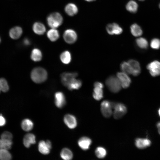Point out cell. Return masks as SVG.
<instances>
[{
  "instance_id": "6da1fadb",
  "label": "cell",
  "mask_w": 160,
  "mask_h": 160,
  "mask_svg": "<svg viewBox=\"0 0 160 160\" xmlns=\"http://www.w3.org/2000/svg\"><path fill=\"white\" fill-rule=\"evenodd\" d=\"M31 77L33 82L36 83H40L46 80L47 73L44 68L41 67H36L32 70Z\"/></svg>"
},
{
  "instance_id": "7a4b0ae2",
  "label": "cell",
  "mask_w": 160,
  "mask_h": 160,
  "mask_svg": "<svg viewBox=\"0 0 160 160\" xmlns=\"http://www.w3.org/2000/svg\"><path fill=\"white\" fill-rule=\"evenodd\" d=\"M63 17L59 13L55 12L50 14L47 17V22L48 25L53 28L60 26L63 22Z\"/></svg>"
},
{
  "instance_id": "3957f363",
  "label": "cell",
  "mask_w": 160,
  "mask_h": 160,
  "mask_svg": "<svg viewBox=\"0 0 160 160\" xmlns=\"http://www.w3.org/2000/svg\"><path fill=\"white\" fill-rule=\"evenodd\" d=\"M105 83L109 90L113 93H117L121 89V83L117 77L111 76L108 78Z\"/></svg>"
},
{
  "instance_id": "277c9868",
  "label": "cell",
  "mask_w": 160,
  "mask_h": 160,
  "mask_svg": "<svg viewBox=\"0 0 160 160\" xmlns=\"http://www.w3.org/2000/svg\"><path fill=\"white\" fill-rule=\"evenodd\" d=\"M113 108L114 109L113 116L116 119H119L122 117L127 111L126 106L121 103H114Z\"/></svg>"
},
{
  "instance_id": "5b68a950",
  "label": "cell",
  "mask_w": 160,
  "mask_h": 160,
  "mask_svg": "<svg viewBox=\"0 0 160 160\" xmlns=\"http://www.w3.org/2000/svg\"><path fill=\"white\" fill-rule=\"evenodd\" d=\"M150 74L153 77L160 75V62L153 61L149 63L147 66Z\"/></svg>"
},
{
  "instance_id": "8992f818",
  "label": "cell",
  "mask_w": 160,
  "mask_h": 160,
  "mask_svg": "<svg viewBox=\"0 0 160 160\" xmlns=\"http://www.w3.org/2000/svg\"><path fill=\"white\" fill-rule=\"evenodd\" d=\"M112 103L104 100L101 104V111L103 115L106 118L110 117L112 114Z\"/></svg>"
},
{
  "instance_id": "52a82bcc",
  "label": "cell",
  "mask_w": 160,
  "mask_h": 160,
  "mask_svg": "<svg viewBox=\"0 0 160 160\" xmlns=\"http://www.w3.org/2000/svg\"><path fill=\"white\" fill-rule=\"evenodd\" d=\"M63 38L66 43L69 44H72L76 41L77 36L76 33L74 30L68 29L64 32Z\"/></svg>"
},
{
  "instance_id": "ba28073f",
  "label": "cell",
  "mask_w": 160,
  "mask_h": 160,
  "mask_svg": "<svg viewBox=\"0 0 160 160\" xmlns=\"http://www.w3.org/2000/svg\"><path fill=\"white\" fill-rule=\"evenodd\" d=\"M52 148L51 142L49 140H41L39 143L38 149L39 152L44 155L48 154Z\"/></svg>"
},
{
  "instance_id": "9c48e42d",
  "label": "cell",
  "mask_w": 160,
  "mask_h": 160,
  "mask_svg": "<svg viewBox=\"0 0 160 160\" xmlns=\"http://www.w3.org/2000/svg\"><path fill=\"white\" fill-rule=\"evenodd\" d=\"M117 76L123 88H127L129 87L131 81L128 74L124 72H119L117 73Z\"/></svg>"
},
{
  "instance_id": "30bf717a",
  "label": "cell",
  "mask_w": 160,
  "mask_h": 160,
  "mask_svg": "<svg viewBox=\"0 0 160 160\" xmlns=\"http://www.w3.org/2000/svg\"><path fill=\"white\" fill-rule=\"evenodd\" d=\"M106 30L110 35H119L122 33V29L117 24L113 23H110L106 26Z\"/></svg>"
},
{
  "instance_id": "8fae6325",
  "label": "cell",
  "mask_w": 160,
  "mask_h": 160,
  "mask_svg": "<svg viewBox=\"0 0 160 160\" xmlns=\"http://www.w3.org/2000/svg\"><path fill=\"white\" fill-rule=\"evenodd\" d=\"M77 75L78 73L76 72L64 73L61 76V82L64 85L67 87L71 81L76 78Z\"/></svg>"
},
{
  "instance_id": "7c38bea8",
  "label": "cell",
  "mask_w": 160,
  "mask_h": 160,
  "mask_svg": "<svg viewBox=\"0 0 160 160\" xmlns=\"http://www.w3.org/2000/svg\"><path fill=\"white\" fill-rule=\"evenodd\" d=\"M64 121L66 125L70 129H74L77 126L76 119L73 115L67 114L65 115L64 118Z\"/></svg>"
},
{
  "instance_id": "4fadbf2b",
  "label": "cell",
  "mask_w": 160,
  "mask_h": 160,
  "mask_svg": "<svg viewBox=\"0 0 160 160\" xmlns=\"http://www.w3.org/2000/svg\"><path fill=\"white\" fill-rule=\"evenodd\" d=\"M55 103L58 108H63L65 105L66 100L64 94L61 92H57L55 95Z\"/></svg>"
},
{
  "instance_id": "5bb4252c",
  "label": "cell",
  "mask_w": 160,
  "mask_h": 160,
  "mask_svg": "<svg viewBox=\"0 0 160 160\" xmlns=\"http://www.w3.org/2000/svg\"><path fill=\"white\" fill-rule=\"evenodd\" d=\"M128 62L132 68V75L135 76L139 75L141 72V68L139 63L137 61L133 59L129 60Z\"/></svg>"
},
{
  "instance_id": "9a60e30c",
  "label": "cell",
  "mask_w": 160,
  "mask_h": 160,
  "mask_svg": "<svg viewBox=\"0 0 160 160\" xmlns=\"http://www.w3.org/2000/svg\"><path fill=\"white\" fill-rule=\"evenodd\" d=\"M36 142V137L33 134H27L23 138V144L27 148H29L31 145L35 144Z\"/></svg>"
},
{
  "instance_id": "2e32d148",
  "label": "cell",
  "mask_w": 160,
  "mask_h": 160,
  "mask_svg": "<svg viewBox=\"0 0 160 160\" xmlns=\"http://www.w3.org/2000/svg\"><path fill=\"white\" fill-rule=\"evenodd\" d=\"M79 146L82 150H86L89 149L92 143L91 140L87 137H82L78 141Z\"/></svg>"
},
{
  "instance_id": "e0dca14e",
  "label": "cell",
  "mask_w": 160,
  "mask_h": 160,
  "mask_svg": "<svg viewBox=\"0 0 160 160\" xmlns=\"http://www.w3.org/2000/svg\"><path fill=\"white\" fill-rule=\"evenodd\" d=\"M151 141L147 138H138L135 141V145L137 147L140 149H143L150 146Z\"/></svg>"
},
{
  "instance_id": "ac0fdd59",
  "label": "cell",
  "mask_w": 160,
  "mask_h": 160,
  "mask_svg": "<svg viewBox=\"0 0 160 160\" xmlns=\"http://www.w3.org/2000/svg\"><path fill=\"white\" fill-rule=\"evenodd\" d=\"M23 33L22 28L19 26H15L12 28L9 32V36L10 38L14 39L19 38Z\"/></svg>"
},
{
  "instance_id": "d6986e66",
  "label": "cell",
  "mask_w": 160,
  "mask_h": 160,
  "mask_svg": "<svg viewBox=\"0 0 160 160\" xmlns=\"http://www.w3.org/2000/svg\"><path fill=\"white\" fill-rule=\"evenodd\" d=\"M65 11L66 14L70 16H73L78 12V9L76 6L74 4L70 3L65 7Z\"/></svg>"
},
{
  "instance_id": "ffe728a7",
  "label": "cell",
  "mask_w": 160,
  "mask_h": 160,
  "mask_svg": "<svg viewBox=\"0 0 160 160\" xmlns=\"http://www.w3.org/2000/svg\"><path fill=\"white\" fill-rule=\"evenodd\" d=\"M32 28L35 33L39 35L43 34L46 31L44 25L40 22H37L34 23Z\"/></svg>"
},
{
  "instance_id": "44dd1931",
  "label": "cell",
  "mask_w": 160,
  "mask_h": 160,
  "mask_svg": "<svg viewBox=\"0 0 160 160\" xmlns=\"http://www.w3.org/2000/svg\"><path fill=\"white\" fill-rule=\"evenodd\" d=\"M21 127L23 130L25 131L31 130L33 127V123L30 119H26L23 120L21 123Z\"/></svg>"
},
{
  "instance_id": "7402d4cb",
  "label": "cell",
  "mask_w": 160,
  "mask_h": 160,
  "mask_svg": "<svg viewBox=\"0 0 160 160\" xmlns=\"http://www.w3.org/2000/svg\"><path fill=\"white\" fill-rule=\"evenodd\" d=\"M47 36L51 41H55L59 38V34L58 31L55 28H52L48 31Z\"/></svg>"
},
{
  "instance_id": "603a6c76",
  "label": "cell",
  "mask_w": 160,
  "mask_h": 160,
  "mask_svg": "<svg viewBox=\"0 0 160 160\" xmlns=\"http://www.w3.org/2000/svg\"><path fill=\"white\" fill-rule=\"evenodd\" d=\"M60 156L64 160H70L73 158V154L70 149L67 148H64L61 150Z\"/></svg>"
},
{
  "instance_id": "cb8c5ba5",
  "label": "cell",
  "mask_w": 160,
  "mask_h": 160,
  "mask_svg": "<svg viewBox=\"0 0 160 160\" xmlns=\"http://www.w3.org/2000/svg\"><path fill=\"white\" fill-rule=\"evenodd\" d=\"M130 28L131 33L134 36L139 37L142 34V29L137 24L135 23L132 25Z\"/></svg>"
},
{
  "instance_id": "d4e9b609",
  "label": "cell",
  "mask_w": 160,
  "mask_h": 160,
  "mask_svg": "<svg viewBox=\"0 0 160 160\" xmlns=\"http://www.w3.org/2000/svg\"><path fill=\"white\" fill-rule=\"evenodd\" d=\"M31 57V59L34 61L38 62L40 61L42 58L41 51L38 49H34L32 51Z\"/></svg>"
},
{
  "instance_id": "484cf974",
  "label": "cell",
  "mask_w": 160,
  "mask_h": 160,
  "mask_svg": "<svg viewBox=\"0 0 160 160\" xmlns=\"http://www.w3.org/2000/svg\"><path fill=\"white\" fill-rule=\"evenodd\" d=\"M126 7L128 11L131 13H135L137 10L138 5L136 1L131 0L127 3Z\"/></svg>"
},
{
  "instance_id": "4316f807",
  "label": "cell",
  "mask_w": 160,
  "mask_h": 160,
  "mask_svg": "<svg viewBox=\"0 0 160 160\" xmlns=\"http://www.w3.org/2000/svg\"><path fill=\"white\" fill-rule=\"evenodd\" d=\"M82 85V82L79 80L75 78L73 79L68 84L67 87L70 90L79 89Z\"/></svg>"
},
{
  "instance_id": "83f0119b",
  "label": "cell",
  "mask_w": 160,
  "mask_h": 160,
  "mask_svg": "<svg viewBox=\"0 0 160 160\" xmlns=\"http://www.w3.org/2000/svg\"><path fill=\"white\" fill-rule=\"evenodd\" d=\"M60 59L63 63L65 64L69 63L71 60V54L69 52L65 51L63 52L60 55Z\"/></svg>"
},
{
  "instance_id": "f1b7e54d",
  "label": "cell",
  "mask_w": 160,
  "mask_h": 160,
  "mask_svg": "<svg viewBox=\"0 0 160 160\" xmlns=\"http://www.w3.org/2000/svg\"><path fill=\"white\" fill-rule=\"evenodd\" d=\"M93 96L96 100H100L103 97V89L98 87H94Z\"/></svg>"
},
{
  "instance_id": "f546056e",
  "label": "cell",
  "mask_w": 160,
  "mask_h": 160,
  "mask_svg": "<svg viewBox=\"0 0 160 160\" xmlns=\"http://www.w3.org/2000/svg\"><path fill=\"white\" fill-rule=\"evenodd\" d=\"M12 144V140L2 139H0V148L7 150L10 149Z\"/></svg>"
},
{
  "instance_id": "4dcf8cb0",
  "label": "cell",
  "mask_w": 160,
  "mask_h": 160,
  "mask_svg": "<svg viewBox=\"0 0 160 160\" xmlns=\"http://www.w3.org/2000/svg\"><path fill=\"white\" fill-rule=\"evenodd\" d=\"M12 158V156L8 150L0 148V160H9Z\"/></svg>"
},
{
  "instance_id": "1f68e13d",
  "label": "cell",
  "mask_w": 160,
  "mask_h": 160,
  "mask_svg": "<svg viewBox=\"0 0 160 160\" xmlns=\"http://www.w3.org/2000/svg\"><path fill=\"white\" fill-rule=\"evenodd\" d=\"M9 89V87L6 80L4 78H0V93L1 92H6Z\"/></svg>"
},
{
  "instance_id": "d6a6232c",
  "label": "cell",
  "mask_w": 160,
  "mask_h": 160,
  "mask_svg": "<svg viewBox=\"0 0 160 160\" xmlns=\"http://www.w3.org/2000/svg\"><path fill=\"white\" fill-rule=\"evenodd\" d=\"M120 68L124 72L128 74H132V68L128 62H123L120 65Z\"/></svg>"
},
{
  "instance_id": "836d02e7",
  "label": "cell",
  "mask_w": 160,
  "mask_h": 160,
  "mask_svg": "<svg viewBox=\"0 0 160 160\" xmlns=\"http://www.w3.org/2000/svg\"><path fill=\"white\" fill-rule=\"evenodd\" d=\"M137 45L142 49H146L148 46V43L146 39L143 37L137 38L136 41Z\"/></svg>"
},
{
  "instance_id": "e575fe53",
  "label": "cell",
  "mask_w": 160,
  "mask_h": 160,
  "mask_svg": "<svg viewBox=\"0 0 160 160\" xmlns=\"http://www.w3.org/2000/svg\"><path fill=\"white\" fill-rule=\"evenodd\" d=\"M106 150L103 147H99L97 148L95 151L96 156L99 158H103L105 157L106 154Z\"/></svg>"
},
{
  "instance_id": "d590c367",
  "label": "cell",
  "mask_w": 160,
  "mask_h": 160,
  "mask_svg": "<svg viewBox=\"0 0 160 160\" xmlns=\"http://www.w3.org/2000/svg\"><path fill=\"white\" fill-rule=\"evenodd\" d=\"M150 46L153 49H159L160 48V40L157 38L153 39L151 41Z\"/></svg>"
},
{
  "instance_id": "8d00e7d4",
  "label": "cell",
  "mask_w": 160,
  "mask_h": 160,
  "mask_svg": "<svg viewBox=\"0 0 160 160\" xmlns=\"http://www.w3.org/2000/svg\"><path fill=\"white\" fill-rule=\"evenodd\" d=\"M13 137L12 134L9 132L5 131L1 135V139L12 140Z\"/></svg>"
},
{
  "instance_id": "74e56055",
  "label": "cell",
  "mask_w": 160,
  "mask_h": 160,
  "mask_svg": "<svg viewBox=\"0 0 160 160\" xmlns=\"http://www.w3.org/2000/svg\"><path fill=\"white\" fill-rule=\"evenodd\" d=\"M6 123L5 119L2 116L1 114H0V126H2L4 125Z\"/></svg>"
},
{
  "instance_id": "f35d334b",
  "label": "cell",
  "mask_w": 160,
  "mask_h": 160,
  "mask_svg": "<svg viewBox=\"0 0 160 160\" xmlns=\"http://www.w3.org/2000/svg\"><path fill=\"white\" fill-rule=\"evenodd\" d=\"M94 87H98L103 89L104 87L103 84L99 82H96L94 84Z\"/></svg>"
},
{
  "instance_id": "ab89813d",
  "label": "cell",
  "mask_w": 160,
  "mask_h": 160,
  "mask_svg": "<svg viewBox=\"0 0 160 160\" xmlns=\"http://www.w3.org/2000/svg\"><path fill=\"white\" fill-rule=\"evenodd\" d=\"M24 44L25 45H28L30 44V40L28 39H25L23 41Z\"/></svg>"
},
{
  "instance_id": "60d3db41",
  "label": "cell",
  "mask_w": 160,
  "mask_h": 160,
  "mask_svg": "<svg viewBox=\"0 0 160 160\" xmlns=\"http://www.w3.org/2000/svg\"><path fill=\"white\" fill-rule=\"evenodd\" d=\"M157 127L158 129V131L160 135V122H158L157 124Z\"/></svg>"
},
{
  "instance_id": "b9f144b4",
  "label": "cell",
  "mask_w": 160,
  "mask_h": 160,
  "mask_svg": "<svg viewBox=\"0 0 160 160\" xmlns=\"http://www.w3.org/2000/svg\"><path fill=\"white\" fill-rule=\"evenodd\" d=\"M86 1H89V2H91V1H95L96 0H84Z\"/></svg>"
},
{
  "instance_id": "7bdbcfd3",
  "label": "cell",
  "mask_w": 160,
  "mask_h": 160,
  "mask_svg": "<svg viewBox=\"0 0 160 160\" xmlns=\"http://www.w3.org/2000/svg\"><path fill=\"white\" fill-rule=\"evenodd\" d=\"M158 113H159V114L160 117V108H159V110H158Z\"/></svg>"
},
{
  "instance_id": "ee69618b",
  "label": "cell",
  "mask_w": 160,
  "mask_h": 160,
  "mask_svg": "<svg viewBox=\"0 0 160 160\" xmlns=\"http://www.w3.org/2000/svg\"><path fill=\"white\" fill-rule=\"evenodd\" d=\"M139 0L140 1H144L145 0Z\"/></svg>"
},
{
  "instance_id": "f6af8a7d",
  "label": "cell",
  "mask_w": 160,
  "mask_h": 160,
  "mask_svg": "<svg viewBox=\"0 0 160 160\" xmlns=\"http://www.w3.org/2000/svg\"><path fill=\"white\" fill-rule=\"evenodd\" d=\"M159 8L160 9V3L159 5Z\"/></svg>"
},
{
  "instance_id": "bcb514c9",
  "label": "cell",
  "mask_w": 160,
  "mask_h": 160,
  "mask_svg": "<svg viewBox=\"0 0 160 160\" xmlns=\"http://www.w3.org/2000/svg\"><path fill=\"white\" fill-rule=\"evenodd\" d=\"M0 41H1V40H0Z\"/></svg>"
}]
</instances>
